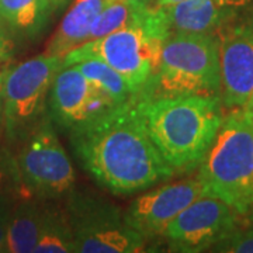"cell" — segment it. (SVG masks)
<instances>
[{"instance_id":"cell-28","label":"cell","mask_w":253,"mask_h":253,"mask_svg":"<svg viewBox=\"0 0 253 253\" xmlns=\"http://www.w3.org/2000/svg\"><path fill=\"white\" fill-rule=\"evenodd\" d=\"M113 1V0H110ZM129 1H136V3H145V4H152V0H129Z\"/></svg>"},{"instance_id":"cell-5","label":"cell","mask_w":253,"mask_h":253,"mask_svg":"<svg viewBox=\"0 0 253 253\" xmlns=\"http://www.w3.org/2000/svg\"><path fill=\"white\" fill-rule=\"evenodd\" d=\"M168 37L162 10L152 4L142 23L87 41L65 55L62 62L73 65L84 59H100L114 68L136 96L154 76Z\"/></svg>"},{"instance_id":"cell-25","label":"cell","mask_w":253,"mask_h":253,"mask_svg":"<svg viewBox=\"0 0 253 253\" xmlns=\"http://www.w3.org/2000/svg\"><path fill=\"white\" fill-rule=\"evenodd\" d=\"M6 69L0 72V132L3 131V82H4Z\"/></svg>"},{"instance_id":"cell-24","label":"cell","mask_w":253,"mask_h":253,"mask_svg":"<svg viewBox=\"0 0 253 253\" xmlns=\"http://www.w3.org/2000/svg\"><path fill=\"white\" fill-rule=\"evenodd\" d=\"M239 110L244 113L245 117L248 118V120H249V121L253 124V93H252V96L249 97V100L245 103V106H242Z\"/></svg>"},{"instance_id":"cell-22","label":"cell","mask_w":253,"mask_h":253,"mask_svg":"<svg viewBox=\"0 0 253 253\" xmlns=\"http://www.w3.org/2000/svg\"><path fill=\"white\" fill-rule=\"evenodd\" d=\"M17 204V203H16ZM14 203H0V253L4 252V244L9 229L11 211L16 206Z\"/></svg>"},{"instance_id":"cell-17","label":"cell","mask_w":253,"mask_h":253,"mask_svg":"<svg viewBox=\"0 0 253 253\" xmlns=\"http://www.w3.org/2000/svg\"><path fill=\"white\" fill-rule=\"evenodd\" d=\"M152 4L136 3V1H129V0L109 1L100 11L96 20L93 21L87 41L107 36L110 33L121 30V28L142 23L145 17L148 16Z\"/></svg>"},{"instance_id":"cell-10","label":"cell","mask_w":253,"mask_h":253,"mask_svg":"<svg viewBox=\"0 0 253 253\" xmlns=\"http://www.w3.org/2000/svg\"><path fill=\"white\" fill-rule=\"evenodd\" d=\"M222 107L236 110L253 93V16L229 20L217 31Z\"/></svg>"},{"instance_id":"cell-16","label":"cell","mask_w":253,"mask_h":253,"mask_svg":"<svg viewBox=\"0 0 253 253\" xmlns=\"http://www.w3.org/2000/svg\"><path fill=\"white\" fill-rule=\"evenodd\" d=\"M54 6L49 0H0V20L13 37L34 41L49 26Z\"/></svg>"},{"instance_id":"cell-8","label":"cell","mask_w":253,"mask_h":253,"mask_svg":"<svg viewBox=\"0 0 253 253\" xmlns=\"http://www.w3.org/2000/svg\"><path fill=\"white\" fill-rule=\"evenodd\" d=\"M18 144V170L30 194L54 201L66 199L75 190L76 176L49 116L46 114Z\"/></svg>"},{"instance_id":"cell-19","label":"cell","mask_w":253,"mask_h":253,"mask_svg":"<svg viewBox=\"0 0 253 253\" xmlns=\"http://www.w3.org/2000/svg\"><path fill=\"white\" fill-rule=\"evenodd\" d=\"M73 65L116 106L135 97V93L128 82L106 62L100 59H84Z\"/></svg>"},{"instance_id":"cell-18","label":"cell","mask_w":253,"mask_h":253,"mask_svg":"<svg viewBox=\"0 0 253 253\" xmlns=\"http://www.w3.org/2000/svg\"><path fill=\"white\" fill-rule=\"evenodd\" d=\"M75 253V236L66 208L51 201L49 212L34 253Z\"/></svg>"},{"instance_id":"cell-3","label":"cell","mask_w":253,"mask_h":253,"mask_svg":"<svg viewBox=\"0 0 253 253\" xmlns=\"http://www.w3.org/2000/svg\"><path fill=\"white\" fill-rule=\"evenodd\" d=\"M197 179L206 196L225 201L239 215L253 208V124L239 109L222 120Z\"/></svg>"},{"instance_id":"cell-21","label":"cell","mask_w":253,"mask_h":253,"mask_svg":"<svg viewBox=\"0 0 253 253\" xmlns=\"http://www.w3.org/2000/svg\"><path fill=\"white\" fill-rule=\"evenodd\" d=\"M212 251L228 253H253V226L245 231L236 229L231 235L217 244Z\"/></svg>"},{"instance_id":"cell-4","label":"cell","mask_w":253,"mask_h":253,"mask_svg":"<svg viewBox=\"0 0 253 253\" xmlns=\"http://www.w3.org/2000/svg\"><path fill=\"white\" fill-rule=\"evenodd\" d=\"M219 49L215 34H172L163 42L154 76L136 97L219 96Z\"/></svg>"},{"instance_id":"cell-12","label":"cell","mask_w":253,"mask_h":253,"mask_svg":"<svg viewBox=\"0 0 253 253\" xmlns=\"http://www.w3.org/2000/svg\"><path fill=\"white\" fill-rule=\"evenodd\" d=\"M203 196L206 191L199 179L162 184L134 200L124 212V219L149 241L162 236L173 219Z\"/></svg>"},{"instance_id":"cell-26","label":"cell","mask_w":253,"mask_h":253,"mask_svg":"<svg viewBox=\"0 0 253 253\" xmlns=\"http://www.w3.org/2000/svg\"><path fill=\"white\" fill-rule=\"evenodd\" d=\"M184 0H155V7H166V6H172L176 3H180Z\"/></svg>"},{"instance_id":"cell-9","label":"cell","mask_w":253,"mask_h":253,"mask_svg":"<svg viewBox=\"0 0 253 253\" xmlns=\"http://www.w3.org/2000/svg\"><path fill=\"white\" fill-rule=\"evenodd\" d=\"M238 215L225 201L203 196L184 208L162 236L170 252H204L235 232Z\"/></svg>"},{"instance_id":"cell-23","label":"cell","mask_w":253,"mask_h":253,"mask_svg":"<svg viewBox=\"0 0 253 253\" xmlns=\"http://www.w3.org/2000/svg\"><path fill=\"white\" fill-rule=\"evenodd\" d=\"M14 49V40L13 34L9 31V28L4 26V23L0 20V58L6 61L11 56V52Z\"/></svg>"},{"instance_id":"cell-15","label":"cell","mask_w":253,"mask_h":253,"mask_svg":"<svg viewBox=\"0 0 253 253\" xmlns=\"http://www.w3.org/2000/svg\"><path fill=\"white\" fill-rule=\"evenodd\" d=\"M110 0H75L63 16L45 49L46 55L62 58L87 41L91 24Z\"/></svg>"},{"instance_id":"cell-2","label":"cell","mask_w":253,"mask_h":253,"mask_svg":"<svg viewBox=\"0 0 253 253\" xmlns=\"http://www.w3.org/2000/svg\"><path fill=\"white\" fill-rule=\"evenodd\" d=\"M136 99L149 135L174 174L199 169L225 117L219 96Z\"/></svg>"},{"instance_id":"cell-13","label":"cell","mask_w":253,"mask_h":253,"mask_svg":"<svg viewBox=\"0 0 253 253\" xmlns=\"http://www.w3.org/2000/svg\"><path fill=\"white\" fill-rule=\"evenodd\" d=\"M235 0H184L162 10L165 27L172 34H217L235 18Z\"/></svg>"},{"instance_id":"cell-6","label":"cell","mask_w":253,"mask_h":253,"mask_svg":"<svg viewBox=\"0 0 253 253\" xmlns=\"http://www.w3.org/2000/svg\"><path fill=\"white\" fill-rule=\"evenodd\" d=\"M62 65V58L42 54L6 69L3 131L10 142H21L48 114V94Z\"/></svg>"},{"instance_id":"cell-1","label":"cell","mask_w":253,"mask_h":253,"mask_svg":"<svg viewBox=\"0 0 253 253\" xmlns=\"http://www.w3.org/2000/svg\"><path fill=\"white\" fill-rule=\"evenodd\" d=\"M69 141L82 168L116 196L144 191L174 174L149 135L136 96L72 128Z\"/></svg>"},{"instance_id":"cell-20","label":"cell","mask_w":253,"mask_h":253,"mask_svg":"<svg viewBox=\"0 0 253 253\" xmlns=\"http://www.w3.org/2000/svg\"><path fill=\"white\" fill-rule=\"evenodd\" d=\"M33 199L21 180L16 155L0 145V203H18Z\"/></svg>"},{"instance_id":"cell-14","label":"cell","mask_w":253,"mask_h":253,"mask_svg":"<svg viewBox=\"0 0 253 253\" xmlns=\"http://www.w3.org/2000/svg\"><path fill=\"white\" fill-rule=\"evenodd\" d=\"M51 201L52 200L37 197L18 201L11 211L4 252H34V248L45 225Z\"/></svg>"},{"instance_id":"cell-11","label":"cell","mask_w":253,"mask_h":253,"mask_svg":"<svg viewBox=\"0 0 253 253\" xmlns=\"http://www.w3.org/2000/svg\"><path fill=\"white\" fill-rule=\"evenodd\" d=\"M114 106L75 65H62L48 94V116L68 132Z\"/></svg>"},{"instance_id":"cell-7","label":"cell","mask_w":253,"mask_h":253,"mask_svg":"<svg viewBox=\"0 0 253 253\" xmlns=\"http://www.w3.org/2000/svg\"><path fill=\"white\" fill-rule=\"evenodd\" d=\"M65 208L75 236V253H135L146 239L132 229L124 214L110 201L73 190Z\"/></svg>"},{"instance_id":"cell-27","label":"cell","mask_w":253,"mask_h":253,"mask_svg":"<svg viewBox=\"0 0 253 253\" xmlns=\"http://www.w3.org/2000/svg\"><path fill=\"white\" fill-rule=\"evenodd\" d=\"M51 3H52V6H54V10H61L63 9L68 3H69V0H49Z\"/></svg>"}]
</instances>
